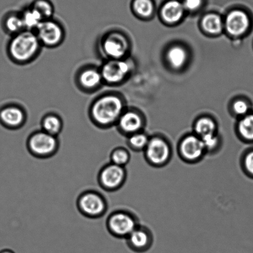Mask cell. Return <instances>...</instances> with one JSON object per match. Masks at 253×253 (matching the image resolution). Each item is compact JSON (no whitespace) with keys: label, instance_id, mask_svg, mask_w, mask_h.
Instances as JSON below:
<instances>
[{"label":"cell","instance_id":"cell-1","mask_svg":"<svg viewBox=\"0 0 253 253\" xmlns=\"http://www.w3.org/2000/svg\"><path fill=\"white\" fill-rule=\"evenodd\" d=\"M126 110L125 99L114 91L105 92L91 101L88 108L91 122L101 130H107L116 126Z\"/></svg>","mask_w":253,"mask_h":253},{"label":"cell","instance_id":"cell-2","mask_svg":"<svg viewBox=\"0 0 253 253\" xmlns=\"http://www.w3.org/2000/svg\"><path fill=\"white\" fill-rule=\"evenodd\" d=\"M43 46L34 31H24L12 36L8 53L12 61L19 65L33 62L41 54Z\"/></svg>","mask_w":253,"mask_h":253},{"label":"cell","instance_id":"cell-3","mask_svg":"<svg viewBox=\"0 0 253 253\" xmlns=\"http://www.w3.org/2000/svg\"><path fill=\"white\" fill-rule=\"evenodd\" d=\"M129 46L128 40L123 32L111 30L101 37L98 48L104 60H108L126 58Z\"/></svg>","mask_w":253,"mask_h":253},{"label":"cell","instance_id":"cell-4","mask_svg":"<svg viewBox=\"0 0 253 253\" xmlns=\"http://www.w3.org/2000/svg\"><path fill=\"white\" fill-rule=\"evenodd\" d=\"M59 146L58 137L42 130L32 132L26 141V147L30 154L39 159L53 157L58 152Z\"/></svg>","mask_w":253,"mask_h":253},{"label":"cell","instance_id":"cell-5","mask_svg":"<svg viewBox=\"0 0 253 253\" xmlns=\"http://www.w3.org/2000/svg\"><path fill=\"white\" fill-rule=\"evenodd\" d=\"M77 208L84 217L88 219H100L107 212V200L101 193L88 190L81 193L76 202Z\"/></svg>","mask_w":253,"mask_h":253},{"label":"cell","instance_id":"cell-6","mask_svg":"<svg viewBox=\"0 0 253 253\" xmlns=\"http://www.w3.org/2000/svg\"><path fill=\"white\" fill-rule=\"evenodd\" d=\"M143 152L149 165L155 168H161L170 162L172 157L173 150L167 139L160 136H155L150 137Z\"/></svg>","mask_w":253,"mask_h":253},{"label":"cell","instance_id":"cell-7","mask_svg":"<svg viewBox=\"0 0 253 253\" xmlns=\"http://www.w3.org/2000/svg\"><path fill=\"white\" fill-rule=\"evenodd\" d=\"M140 224L135 215L128 210L118 209L108 215L106 221L108 231L113 237L126 239Z\"/></svg>","mask_w":253,"mask_h":253},{"label":"cell","instance_id":"cell-8","mask_svg":"<svg viewBox=\"0 0 253 253\" xmlns=\"http://www.w3.org/2000/svg\"><path fill=\"white\" fill-rule=\"evenodd\" d=\"M34 32L42 46L46 48L54 49L60 46L66 37L63 24L54 17L43 20Z\"/></svg>","mask_w":253,"mask_h":253},{"label":"cell","instance_id":"cell-9","mask_svg":"<svg viewBox=\"0 0 253 253\" xmlns=\"http://www.w3.org/2000/svg\"><path fill=\"white\" fill-rule=\"evenodd\" d=\"M104 85L117 86L128 78L131 71V64L127 59L104 60L100 66Z\"/></svg>","mask_w":253,"mask_h":253},{"label":"cell","instance_id":"cell-10","mask_svg":"<svg viewBox=\"0 0 253 253\" xmlns=\"http://www.w3.org/2000/svg\"><path fill=\"white\" fill-rule=\"evenodd\" d=\"M127 177L126 167L110 162L100 168L98 173V185L107 192H115L125 185Z\"/></svg>","mask_w":253,"mask_h":253},{"label":"cell","instance_id":"cell-11","mask_svg":"<svg viewBox=\"0 0 253 253\" xmlns=\"http://www.w3.org/2000/svg\"><path fill=\"white\" fill-rule=\"evenodd\" d=\"M177 152L183 162L190 164L201 162L207 155L202 139L194 133L181 139L178 144Z\"/></svg>","mask_w":253,"mask_h":253},{"label":"cell","instance_id":"cell-12","mask_svg":"<svg viewBox=\"0 0 253 253\" xmlns=\"http://www.w3.org/2000/svg\"><path fill=\"white\" fill-rule=\"evenodd\" d=\"M76 86L83 93H95L104 85L100 66L87 64L82 66L75 76Z\"/></svg>","mask_w":253,"mask_h":253},{"label":"cell","instance_id":"cell-13","mask_svg":"<svg viewBox=\"0 0 253 253\" xmlns=\"http://www.w3.org/2000/svg\"><path fill=\"white\" fill-rule=\"evenodd\" d=\"M131 251L142 253L148 251L153 244V235L148 228L139 225L126 239Z\"/></svg>","mask_w":253,"mask_h":253},{"label":"cell","instance_id":"cell-14","mask_svg":"<svg viewBox=\"0 0 253 253\" xmlns=\"http://www.w3.org/2000/svg\"><path fill=\"white\" fill-rule=\"evenodd\" d=\"M27 115L26 110L20 105L11 104L5 106L0 111V121L5 127L16 130L23 127L26 123Z\"/></svg>","mask_w":253,"mask_h":253},{"label":"cell","instance_id":"cell-15","mask_svg":"<svg viewBox=\"0 0 253 253\" xmlns=\"http://www.w3.org/2000/svg\"><path fill=\"white\" fill-rule=\"evenodd\" d=\"M250 26V19L241 10H234L227 15L224 29L230 36L238 37L244 34Z\"/></svg>","mask_w":253,"mask_h":253},{"label":"cell","instance_id":"cell-16","mask_svg":"<svg viewBox=\"0 0 253 253\" xmlns=\"http://www.w3.org/2000/svg\"><path fill=\"white\" fill-rule=\"evenodd\" d=\"M116 126L121 135L128 137L134 133L142 131L143 121L138 113L126 109Z\"/></svg>","mask_w":253,"mask_h":253},{"label":"cell","instance_id":"cell-17","mask_svg":"<svg viewBox=\"0 0 253 253\" xmlns=\"http://www.w3.org/2000/svg\"><path fill=\"white\" fill-rule=\"evenodd\" d=\"M41 130L49 135L58 137L63 130V121L60 116L54 113H48L41 120Z\"/></svg>","mask_w":253,"mask_h":253},{"label":"cell","instance_id":"cell-18","mask_svg":"<svg viewBox=\"0 0 253 253\" xmlns=\"http://www.w3.org/2000/svg\"><path fill=\"white\" fill-rule=\"evenodd\" d=\"M185 8L180 2L172 0L165 4L162 9L163 18L169 24H174L182 18Z\"/></svg>","mask_w":253,"mask_h":253},{"label":"cell","instance_id":"cell-19","mask_svg":"<svg viewBox=\"0 0 253 253\" xmlns=\"http://www.w3.org/2000/svg\"><path fill=\"white\" fill-rule=\"evenodd\" d=\"M187 51L182 47L175 46L171 47L167 53V59L171 67L178 69L182 68L187 61Z\"/></svg>","mask_w":253,"mask_h":253},{"label":"cell","instance_id":"cell-20","mask_svg":"<svg viewBox=\"0 0 253 253\" xmlns=\"http://www.w3.org/2000/svg\"><path fill=\"white\" fill-rule=\"evenodd\" d=\"M202 27L209 34L219 35L224 29V22L219 15L209 14L203 19Z\"/></svg>","mask_w":253,"mask_h":253},{"label":"cell","instance_id":"cell-21","mask_svg":"<svg viewBox=\"0 0 253 253\" xmlns=\"http://www.w3.org/2000/svg\"><path fill=\"white\" fill-rule=\"evenodd\" d=\"M21 13L25 29L27 31H35L43 20L39 12L36 11L31 5L24 7L21 11Z\"/></svg>","mask_w":253,"mask_h":253},{"label":"cell","instance_id":"cell-22","mask_svg":"<svg viewBox=\"0 0 253 253\" xmlns=\"http://www.w3.org/2000/svg\"><path fill=\"white\" fill-rule=\"evenodd\" d=\"M194 130V134L200 138L217 133L216 124L212 119L208 117H203L198 120L195 123Z\"/></svg>","mask_w":253,"mask_h":253},{"label":"cell","instance_id":"cell-23","mask_svg":"<svg viewBox=\"0 0 253 253\" xmlns=\"http://www.w3.org/2000/svg\"><path fill=\"white\" fill-rule=\"evenodd\" d=\"M150 138L146 133L140 131L126 137V145L134 152H143L148 145Z\"/></svg>","mask_w":253,"mask_h":253},{"label":"cell","instance_id":"cell-24","mask_svg":"<svg viewBox=\"0 0 253 253\" xmlns=\"http://www.w3.org/2000/svg\"><path fill=\"white\" fill-rule=\"evenodd\" d=\"M4 26L7 31L12 34V36L26 30L21 11L10 13L5 19Z\"/></svg>","mask_w":253,"mask_h":253},{"label":"cell","instance_id":"cell-25","mask_svg":"<svg viewBox=\"0 0 253 253\" xmlns=\"http://www.w3.org/2000/svg\"><path fill=\"white\" fill-rule=\"evenodd\" d=\"M30 5L39 12L43 20L53 18L55 7L51 0H33Z\"/></svg>","mask_w":253,"mask_h":253},{"label":"cell","instance_id":"cell-26","mask_svg":"<svg viewBox=\"0 0 253 253\" xmlns=\"http://www.w3.org/2000/svg\"><path fill=\"white\" fill-rule=\"evenodd\" d=\"M237 133L243 140L253 141V115H245L239 121Z\"/></svg>","mask_w":253,"mask_h":253},{"label":"cell","instance_id":"cell-27","mask_svg":"<svg viewBox=\"0 0 253 253\" xmlns=\"http://www.w3.org/2000/svg\"><path fill=\"white\" fill-rule=\"evenodd\" d=\"M110 162L114 164L126 167L130 162L131 155L127 149L124 147L114 148L110 155Z\"/></svg>","mask_w":253,"mask_h":253},{"label":"cell","instance_id":"cell-28","mask_svg":"<svg viewBox=\"0 0 253 253\" xmlns=\"http://www.w3.org/2000/svg\"><path fill=\"white\" fill-rule=\"evenodd\" d=\"M207 152V154L214 155L220 150L222 147V140L217 133L201 138Z\"/></svg>","mask_w":253,"mask_h":253},{"label":"cell","instance_id":"cell-29","mask_svg":"<svg viewBox=\"0 0 253 253\" xmlns=\"http://www.w3.org/2000/svg\"><path fill=\"white\" fill-rule=\"evenodd\" d=\"M132 6L135 13L140 16H150L153 12V5L150 0H134Z\"/></svg>","mask_w":253,"mask_h":253},{"label":"cell","instance_id":"cell-30","mask_svg":"<svg viewBox=\"0 0 253 253\" xmlns=\"http://www.w3.org/2000/svg\"><path fill=\"white\" fill-rule=\"evenodd\" d=\"M242 165L245 172L253 176V151L245 153L242 159Z\"/></svg>","mask_w":253,"mask_h":253},{"label":"cell","instance_id":"cell-31","mask_svg":"<svg viewBox=\"0 0 253 253\" xmlns=\"http://www.w3.org/2000/svg\"><path fill=\"white\" fill-rule=\"evenodd\" d=\"M233 110L237 115L245 116L249 112V106L245 101L239 100L235 101L234 103Z\"/></svg>","mask_w":253,"mask_h":253},{"label":"cell","instance_id":"cell-32","mask_svg":"<svg viewBox=\"0 0 253 253\" xmlns=\"http://www.w3.org/2000/svg\"><path fill=\"white\" fill-rule=\"evenodd\" d=\"M202 0H184L183 2L185 9L193 11L200 8L202 6Z\"/></svg>","mask_w":253,"mask_h":253},{"label":"cell","instance_id":"cell-33","mask_svg":"<svg viewBox=\"0 0 253 253\" xmlns=\"http://www.w3.org/2000/svg\"><path fill=\"white\" fill-rule=\"evenodd\" d=\"M0 253H15L13 250H12L11 249H3L1 250V251H0Z\"/></svg>","mask_w":253,"mask_h":253}]
</instances>
